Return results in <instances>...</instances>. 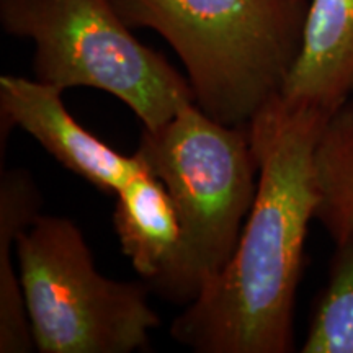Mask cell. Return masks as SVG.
Returning <instances> with one entry per match:
<instances>
[{
    "mask_svg": "<svg viewBox=\"0 0 353 353\" xmlns=\"http://www.w3.org/2000/svg\"><path fill=\"white\" fill-rule=\"evenodd\" d=\"M41 193L30 172L7 169L0 172V353L37 350L19 268L13 265L17 237L41 210Z\"/></svg>",
    "mask_w": 353,
    "mask_h": 353,
    "instance_id": "cell-9",
    "label": "cell"
},
{
    "mask_svg": "<svg viewBox=\"0 0 353 353\" xmlns=\"http://www.w3.org/2000/svg\"><path fill=\"white\" fill-rule=\"evenodd\" d=\"M0 25L33 41L37 81L107 92L144 130L157 131L195 101L187 76L132 34L113 0H0Z\"/></svg>",
    "mask_w": 353,
    "mask_h": 353,
    "instance_id": "cell-3",
    "label": "cell"
},
{
    "mask_svg": "<svg viewBox=\"0 0 353 353\" xmlns=\"http://www.w3.org/2000/svg\"><path fill=\"white\" fill-rule=\"evenodd\" d=\"M61 88L37 79L0 77V151L13 128L43 145L65 169L103 193L117 195L144 167L138 152L125 156L79 123L63 101Z\"/></svg>",
    "mask_w": 353,
    "mask_h": 353,
    "instance_id": "cell-6",
    "label": "cell"
},
{
    "mask_svg": "<svg viewBox=\"0 0 353 353\" xmlns=\"http://www.w3.org/2000/svg\"><path fill=\"white\" fill-rule=\"evenodd\" d=\"M319 219L335 244L353 237V99L329 118L316 149Z\"/></svg>",
    "mask_w": 353,
    "mask_h": 353,
    "instance_id": "cell-10",
    "label": "cell"
},
{
    "mask_svg": "<svg viewBox=\"0 0 353 353\" xmlns=\"http://www.w3.org/2000/svg\"><path fill=\"white\" fill-rule=\"evenodd\" d=\"M303 353H353V237L335 244L327 286L312 312Z\"/></svg>",
    "mask_w": 353,
    "mask_h": 353,
    "instance_id": "cell-11",
    "label": "cell"
},
{
    "mask_svg": "<svg viewBox=\"0 0 353 353\" xmlns=\"http://www.w3.org/2000/svg\"><path fill=\"white\" fill-rule=\"evenodd\" d=\"M332 114L273 101L250 121L257 195L224 270L175 317L170 335L198 353H288L304 242L316 218V149Z\"/></svg>",
    "mask_w": 353,
    "mask_h": 353,
    "instance_id": "cell-1",
    "label": "cell"
},
{
    "mask_svg": "<svg viewBox=\"0 0 353 353\" xmlns=\"http://www.w3.org/2000/svg\"><path fill=\"white\" fill-rule=\"evenodd\" d=\"M353 97V0H309L281 99L334 114Z\"/></svg>",
    "mask_w": 353,
    "mask_h": 353,
    "instance_id": "cell-8",
    "label": "cell"
},
{
    "mask_svg": "<svg viewBox=\"0 0 353 353\" xmlns=\"http://www.w3.org/2000/svg\"><path fill=\"white\" fill-rule=\"evenodd\" d=\"M136 152L179 213L188 306L231 260L257 195L249 128L223 125L188 101L157 131L143 128Z\"/></svg>",
    "mask_w": 353,
    "mask_h": 353,
    "instance_id": "cell-4",
    "label": "cell"
},
{
    "mask_svg": "<svg viewBox=\"0 0 353 353\" xmlns=\"http://www.w3.org/2000/svg\"><path fill=\"white\" fill-rule=\"evenodd\" d=\"M114 196L113 226L125 257L152 293L185 307L183 232L164 183L144 162Z\"/></svg>",
    "mask_w": 353,
    "mask_h": 353,
    "instance_id": "cell-7",
    "label": "cell"
},
{
    "mask_svg": "<svg viewBox=\"0 0 353 353\" xmlns=\"http://www.w3.org/2000/svg\"><path fill=\"white\" fill-rule=\"evenodd\" d=\"M131 28L161 34L182 61L195 103L249 126L281 99L309 0H113Z\"/></svg>",
    "mask_w": 353,
    "mask_h": 353,
    "instance_id": "cell-2",
    "label": "cell"
},
{
    "mask_svg": "<svg viewBox=\"0 0 353 353\" xmlns=\"http://www.w3.org/2000/svg\"><path fill=\"white\" fill-rule=\"evenodd\" d=\"M15 255L37 352L148 350L161 325L151 288L101 275L72 219L39 214L17 237Z\"/></svg>",
    "mask_w": 353,
    "mask_h": 353,
    "instance_id": "cell-5",
    "label": "cell"
}]
</instances>
